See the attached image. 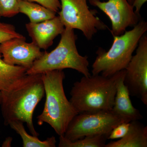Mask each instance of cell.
I'll use <instances>...</instances> for the list:
<instances>
[{
  "instance_id": "1",
  "label": "cell",
  "mask_w": 147,
  "mask_h": 147,
  "mask_svg": "<svg viewBox=\"0 0 147 147\" xmlns=\"http://www.w3.org/2000/svg\"><path fill=\"white\" fill-rule=\"evenodd\" d=\"M2 93L1 105L5 124L8 125L12 121H21L26 124L32 135L38 137L33 115L45 95L41 74H26L10 90Z\"/></svg>"
},
{
  "instance_id": "2",
  "label": "cell",
  "mask_w": 147,
  "mask_h": 147,
  "mask_svg": "<svg viewBox=\"0 0 147 147\" xmlns=\"http://www.w3.org/2000/svg\"><path fill=\"white\" fill-rule=\"evenodd\" d=\"M125 69L110 77L100 74L84 76L73 84L69 101L78 113L111 111L117 85Z\"/></svg>"
},
{
  "instance_id": "3",
  "label": "cell",
  "mask_w": 147,
  "mask_h": 147,
  "mask_svg": "<svg viewBox=\"0 0 147 147\" xmlns=\"http://www.w3.org/2000/svg\"><path fill=\"white\" fill-rule=\"evenodd\" d=\"M41 74L46 98L42 112L37 117L38 124L48 123L58 135L63 136L69 123L79 114L66 96L63 87L65 74L63 69Z\"/></svg>"
},
{
  "instance_id": "4",
  "label": "cell",
  "mask_w": 147,
  "mask_h": 147,
  "mask_svg": "<svg viewBox=\"0 0 147 147\" xmlns=\"http://www.w3.org/2000/svg\"><path fill=\"white\" fill-rule=\"evenodd\" d=\"M147 31V23L141 19L129 31L113 36L112 46L108 50L99 47L92 65L93 75L100 74L110 77L125 69L137 49L139 40Z\"/></svg>"
},
{
  "instance_id": "5",
  "label": "cell",
  "mask_w": 147,
  "mask_h": 147,
  "mask_svg": "<svg viewBox=\"0 0 147 147\" xmlns=\"http://www.w3.org/2000/svg\"><path fill=\"white\" fill-rule=\"evenodd\" d=\"M61 35L60 40L57 47L50 53L44 52L27 70V74L69 68L78 71L84 76L91 75L88 68V57L82 56L78 52L76 45L77 36L74 30L65 28Z\"/></svg>"
},
{
  "instance_id": "6",
  "label": "cell",
  "mask_w": 147,
  "mask_h": 147,
  "mask_svg": "<svg viewBox=\"0 0 147 147\" xmlns=\"http://www.w3.org/2000/svg\"><path fill=\"white\" fill-rule=\"evenodd\" d=\"M59 17L65 28L81 31L88 40H91L100 30L109 29L96 16L97 11L90 9L87 0H60Z\"/></svg>"
},
{
  "instance_id": "7",
  "label": "cell",
  "mask_w": 147,
  "mask_h": 147,
  "mask_svg": "<svg viewBox=\"0 0 147 147\" xmlns=\"http://www.w3.org/2000/svg\"><path fill=\"white\" fill-rule=\"evenodd\" d=\"M123 122L112 111L79 113L69 123L63 136L73 141L87 136L109 134Z\"/></svg>"
},
{
  "instance_id": "8",
  "label": "cell",
  "mask_w": 147,
  "mask_h": 147,
  "mask_svg": "<svg viewBox=\"0 0 147 147\" xmlns=\"http://www.w3.org/2000/svg\"><path fill=\"white\" fill-rule=\"evenodd\" d=\"M139 40L136 54L125 69L124 84L130 95L139 98L147 105V36Z\"/></svg>"
},
{
  "instance_id": "9",
  "label": "cell",
  "mask_w": 147,
  "mask_h": 147,
  "mask_svg": "<svg viewBox=\"0 0 147 147\" xmlns=\"http://www.w3.org/2000/svg\"><path fill=\"white\" fill-rule=\"evenodd\" d=\"M90 4L97 7L108 16L112 24L110 30L113 36L122 34L128 27H133L142 19L127 0H88Z\"/></svg>"
},
{
  "instance_id": "10",
  "label": "cell",
  "mask_w": 147,
  "mask_h": 147,
  "mask_svg": "<svg viewBox=\"0 0 147 147\" xmlns=\"http://www.w3.org/2000/svg\"><path fill=\"white\" fill-rule=\"evenodd\" d=\"M43 53L34 42H26V38H13L0 44V55L6 63L22 67L28 70Z\"/></svg>"
},
{
  "instance_id": "11",
  "label": "cell",
  "mask_w": 147,
  "mask_h": 147,
  "mask_svg": "<svg viewBox=\"0 0 147 147\" xmlns=\"http://www.w3.org/2000/svg\"><path fill=\"white\" fill-rule=\"evenodd\" d=\"M26 28L32 42L40 49L46 50L53 45L56 37L61 34L65 27L59 16L38 23H28Z\"/></svg>"
},
{
  "instance_id": "12",
  "label": "cell",
  "mask_w": 147,
  "mask_h": 147,
  "mask_svg": "<svg viewBox=\"0 0 147 147\" xmlns=\"http://www.w3.org/2000/svg\"><path fill=\"white\" fill-rule=\"evenodd\" d=\"M125 72L120 78L117 85L112 112L123 122L139 121L143 118L138 109L132 105L127 87L124 84Z\"/></svg>"
},
{
  "instance_id": "13",
  "label": "cell",
  "mask_w": 147,
  "mask_h": 147,
  "mask_svg": "<svg viewBox=\"0 0 147 147\" xmlns=\"http://www.w3.org/2000/svg\"><path fill=\"white\" fill-rule=\"evenodd\" d=\"M147 147V126L139 121L130 122L128 132L123 138L105 146V147Z\"/></svg>"
},
{
  "instance_id": "14",
  "label": "cell",
  "mask_w": 147,
  "mask_h": 147,
  "mask_svg": "<svg viewBox=\"0 0 147 147\" xmlns=\"http://www.w3.org/2000/svg\"><path fill=\"white\" fill-rule=\"evenodd\" d=\"M28 69L17 65L6 63L0 55V91L8 92L26 74Z\"/></svg>"
},
{
  "instance_id": "15",
  "label": "cell",
  "mask_w": 147,
  "mask_h": 147,
  "mask_svg": "<svg viewBox=\"0 0 147 147\" xmlns=\"http://www.w3.org/2000/svg\"><path fill=\"white\" fill-rule=\"evenodd\" d=\"M19 12L26 15L32 23L52 19L56 16L57 13L38 4L22 0L19 1Z\"/></svg>"
},
{
  "instance_id": "16",
  "label": "cell",
  "mask_w": 147,
  "mask_h": 147,
  "mask_svg": "<svg viewBox=\"0 0 147 147\" xmlns=\"http://www.w3.org/2000/svg\"><path fill=\"white\" fill-rule=\"evenodd\" d=\"M8 125L21 136L24 147H55L56 138L54 136L49 137L44 141H41L37 137L30 135L27 133L24 123L19 121L9 122Z\"/></svg>"
},
{
  "instance_id": "17",
  "label": "cell",
  "mask_w": 147,
  "mask_h": 147,
  "mask_svg": "<svg viewBox=\"0 0 147 147\" xmlns=\"http://www.w3.org/2000/svg\"><path fill=\"white\" fill-rule=\"evenodd\" d=\"M109 134L87 136L71 141L59 136V147H105Z\"/></svg>"
},
{
  "instance_id": "18",
  "label": "cell",
  "mask_w": 147,
  "mask_h": 147,
  "mask_svg": "<svg viewBox=\"0 0 147 147\" xmlns=\"http://www.w3.org/2000/svg\"><path fill=\"white\" fill-rule=\"evenodd\" d=\"M20 0H0V15L1 16L11 18L19 12Z\"/></svg>"
},
{
  "instance_id": "19",
  "label": "cell",
  "mask_w": 147,
  "mask_h": 147,
  "mask_svg": "<svg viewBox=\"0 0 147 147\" xmlns=\"http://www.w3.org/2000/svg\"><path fill=\"white\" fill-rule=\"evenodd\" d=\"M24 36L16 31L11 24L0 22V44L13 38H24Z\"/></svg>"
},
{
  "instance_id": "20",
  "label": "cell",
  "mask_w": 147,
  "mask_h": 147,
  "mask_svg": "<svg viewBox=\"0 0 147 147\" xmlns=\"http://www.w3.org/2000/svg\"><path fill=\"white\" fill-rule=\"evenodd\" d=\"M130 122H123L116 126L110 132L108 139H119L123 138L128 132Z\"/></svg>"
},
{
  "instance_id": "21",
  "label": "cell",
  "mask_w": 147,
  "mask_h": 147,
  "mask_svg": "<svg viewBox=\"0 0 147 147\" xmlns=\"http://www.w3.org/2000/svg\"><path fill=\"white\" fill-rule=\"evenodd\" d=\"M30 2H36L45 8L55 11L58 12L61 9V4L59 0H22Z\"/></svg>"
},
{
  "instance_id": "22",
  "label": "cell",
  "mask_w": 147,
  "mask_h": 147,
  "mask_svg": "<svg viewBox=\"0 0 147 147\" xmlns=\"http://www.w3.org/2000/svg\"><path fill=\"white\" fill-rule=\"evenodd\" d=\"M147 0H134L132 5L135 9V12L138 14H140L141 8L144 4L146 2Z\"/></svg>"
},
{
  "instance_id": "23",
  "label": "cell",
  "mask_w": 147,
  "mask_h": 147,
  "mask_svg": "<svg viewBox=\"0 0 147 147\" xmlns=\"http://www.w3.org/2000/svg\"><path fill=\"white\" fill-rule=\"evenodd\" d=\"M12 138L9 137L7 139H6L5 141L3 142V147H10L11 145Z\"/></svg>"
},
{
  "instance_id": "24",
  "label": "cell",
  "mask_w": 147,
  "mask_h": 147,
  "mask_svg": "<svg viewBox=\"0 0 147 147\" xmlns=\"http://www.w3.org/2000/svg\"><path fill=\"white\" fill-rule=\"evenodd\" d=\"M2 100V93L0 91V105L1 103Z\"/></svg>"
},
{
  "instance_id": "25",
  "label": "cell",
  "mask_w": 147,
  "mask_h": 147,
  "mask_svg": "<svg viewBox=\"0 0 147 147\" xmlns=\"http://www.w3.org/2000/svg\"><path fill=\"white\" fill-rule=\"evenodd\" d=\"M134 1V0H127V1H128L129 3L131 4V5H132V3H133Z\"/></svg>"
},
{
  "instance_id": "26",
  "label": "cell",
  "mask_w": 147,
  "mask_h": 147,
  "mask_svg": "<svg viewBox=\"0 0 147 147\" xmlns=\"http://www.w3.org/2000/svg\"><path fill=\"white\" fill-rule=\"evenodd\" d=\"M1 15H0V18H1Z\"/></svg>"
}]
</instances>
